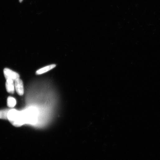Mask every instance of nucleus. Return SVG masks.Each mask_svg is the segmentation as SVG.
Returning <instances> with one entry per match:
<instances>
[{
	"instance_id": "nucleus-6",
	"label": "nucleus",
	"mask_w": 160,
	"mask_h": 160,
	"mask_svg": "<svg viewBox=\"0 0 160 160\" xmlns=\"http://www.w3.org/2000/svg\"><path fill=\"white\" fill-rule=\"evenodd\" d=\"M16 100L13 97L11 96L8 97L7 99V105L8 106L10 107V108H13L16 105Z\"/></svg>"
},
{
	"instance_id": "nucleus-3",
	"label": "nucleus",
	"mask_w": 160,
	"mask_h": 160,
	"mask_svg": "<svg viewBox=\"0 0 160 160\" xmlns=\"http://www.w3.org/2000/svg\"><path fill=\"white\" fill-rule=\"evenodd\" d=\"M15 87L16 91L19 95L22 96L24 94V87L22 80L17 79L15 81Z\"/></svg>"
},
{
	"instance_id": "nucleus-5",
	"label": "nucleus",
	"mask_w": 160,
	"mask_h": 160,
	"mask_svg": "<svg viewBox=\"0 0 160 160\" xmlns=\"http://www.w3.org/2000/svg\"><path fill=\"white\" fill-rule=\"evenodd\" d=\"M56 64H54L46 66H45V67L40 68V69L37 71L36 74L37 75H40L47 73V72L50 71V70L53 69L54 68L56 67Z\"/></svg>"
},
{
	"instance_id": "nucleus-7",
	"label": "nucleus",
	"mask_w": 160,
	"mask_h": 160,
	"mask_svg": "<svg viewBox=\"0 0 160 160\" xmlns=\"http://www.w3.org/2000/svg\"><path fill=\"white\" fill-rule=\"evenodd\" d=\"M10 109H5L0 110V119L2 120H8V114Z\"/></svg>"
},
{
	"instance_id": "nucleus-8",
	"label": "nucleus",
	"mask_w": 160,
	"mask_h": 160,
	"mask_svg": "<svg viewBox=\"0 0 160 160\" xmlns=\"http://www.w3.org/2000/svg\"><path fill=\"white\" fill-rule=\"evenodd\" d=\"M19 2H22L23 1V0H19Z\"/></svg>"
},
{
	"instance_id": "nucleus-4",
	"label": "nucleus",
	"mask_w": 160,
	"mask_h": 160,
	"mask_svg": "<svg viewBox=\"0 0 160 160\" xmlns=\"http://www.w3.org/2000/svg\"><path fill=\"white\" fill-rule=\"evenodd\" d=\"M13 80L10 79L7 80L6 82V88L7 92L13 94L15 92V84Z\"/></svg>"
},
{
	"instance_id": "nucleus-1",
	"label": "nucleus",
	"mask_w": 160,
	"mask_h": 160,
	"mask_svg": "<svg viewBox=\"0 0 160 160\" xmlns=\"http://www.w3.org/2000/svg\"><path fill=\"white\" fill-rule=\"evenodd\" d=\"M8 120L13 125L16 127L22 126L25 122L23 113L15 109H10L8 114Z\"/></svg>"
},
{
	"instance_id": "nucleus-2",
	"label": "nucleus",
	"mask_w": 160,
	"mask_h": 160,
	"mask_svg": "<svg viewBox=\"0 0 160 160\" xmlns=\"http://www.w3.org/2000/svg\"><path fill=\"white\" fill-rule=\"evenodd\" d=\"M3 73L6 80L10 79L13 81H15L20 77L18 73L7 68H5L4 69Z\"/></svg>"
}]
</instances>
